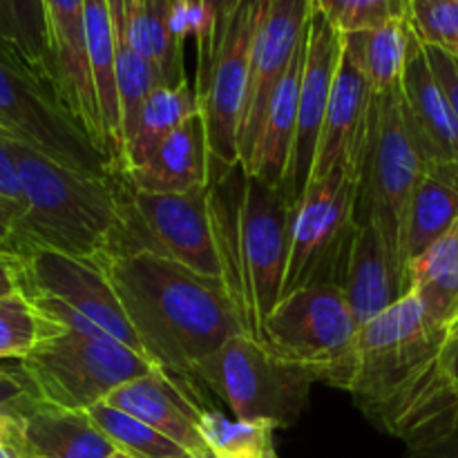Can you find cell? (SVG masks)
<instances>
[{
  "label": "cell",
  "mask_w": 458,
  "mask_h": 458,
  "mask_svg": "<svg viewBox=\"0 0 458 458\" xmlns=\"http://www.w3.org/2000/svg\"><path fill=\"white\" fill-rule=\"evenodd\" d=\"M447 331L414 293L358 329L344 392L378 432L407 450L438 441L458 423V385L445 362Z\"/></svg>",
  "instance_id": "obj_1"
},
{
  "label": "cell",
  "mask_w": 458,
  "mask_h": 458,
  "mask_svg": "<svg viewBox=\"0 0 458 458\" xmlns=\"http://www.w3.org/2000/svg\"><path fill=\"white\" fill-rule=\"evenodd\" d=\"M98 262L143 353L179 378L191 380L197 362L246 334L219 280L152 253H112Z\"/></svg>",
  "instance_id": "obj_2"
},
{
  "label": "cell",
  "mask_w": 458,
  "mask_h": 458,
  "mask_svg": "<svg viewBox=\"0 0 458 458\" xmlns=\"http://www.w3.org/2000/svg\"><path fill=\"white\" fill-rule=\"evenodd\" d=\"M208 208L222 284L246 334L259 338L284 295L293 201L284 188L253 177L242 164L213 165Z\"/></svg>",
  "instance_id": "obj_3"
},
{
  "label": "cell",
  "mask_w": 458,
  "mask_h": 458,
  "mask_svg": "<svg viewBox=\"0 0 458 458\" xmlns=\"http://www.w3.org/2000/svg\"><path fill=\"white\" fill-rule=\"evenodd\" d=\"M9 150L25 197V213L16 226L18 253L38 246L101 259L121 226L125 174L79 173L16 139H9Z\"/></svg>",
  "instance_id": "obj_4"
},
{
  "label": "cell",
  "mask_w": 458,
  "mask_h": 458,
  "mask_svg": "<svg viewBox=\"0 0 458 458\" xmlns=\"http://www.w3.org/2000/svg\"><path fill=\"white\" fill-rule=\"evenodd\" d=\"M21 291L52 325L76 334L107 335L143 353L98 259L38 246L21 250Z\"/></svg>",
  "instance_id": "obj_5"
},
{
  "label": "cell",
  "mask_w": 458,
  "mask_h": 458,
  "mask_svg": "<svg viewBox=\"0 0 458 458\" xmlns=\"http://www.w3.org/2000/svg\"><path fill=\"white\" fill-rule=\"evenodd\" d=\"M36 398L63 410L88 411L116 387L150 374L155 362L107 335L56 331L21 360Z\"/></svg>",
  "instance_id": "obj_6"
},
{
  "label": "cell",
  "mask_w": 458,
  "mask_h": 458,
  "mask_svg": "<svg viewBox=\"0 0 458 458\" xmlns=\"http://www.w3.org/2000/svg\"><path fill=\"white\" fill-rule=\"evenodd\" d=\"M0 125L49 159L97 177L125 174L114 157L65 107L54 89L0 40Z\"/></svg>",
  "instance_id": "obj_7"
},
{
  "label": "cell",
  "mask_w": 458,
  "mask_h": 458,
  "mask_svg": "<svg viewBox=\"0 0 458 458\" xmlns=\"http://www.w3.org/2000/svg\"><path fill=\"white\" fill-rule=\"evenodd\" d=\"M360 325L334 284H311L282 295L262 335L268 349L313 376L316 383L347 389Z\"/></svg>",
  "instance_id": "obj_8"
},
{
  "label": "cell",
  "mask_w": 458,
  "mask_h": 458,
  "mask_svg": "<svg viewBox=\"0 0 458 458\" xmlns=\"http://www.w3.org/2000/svg\"><path fill=\"white\" fill-rule=\"evenodd\" d=\"M192 378L213 389L240 420H267L277 429L291 428L309 405L311 374L282 360L249 334L228 338L192 369Z\"/></svg>",
  "instance_id": "obj_9"
},
{
  "label": "cell",
  "mask_w": 458,
  "mask_h": 458,
  "mask_svg": "<svg viewBox=\"0 0 458 458\" xmlns=\"http://www.w3.org/2000/svg\"><path fill=\"white\" fill-rule=\"evenodd\" d=\"M429 170L401 89L374 97L369 139L358 174L356 217L374 222L401 259L407 206Z\"/></svg>",
  "instance_id": "obj_10"
},
{
  "label": "cell",
  "mask_w": 458,
  "mask_h": 458,
  "mask_svg": "<svg viewBox=\"0 0 458 458\" xmlns=\"http://www.w3.org/2000/svg\"><path fill=\"white\" fill-rule=\"evenodd\" d=\"M112 253H152L222 282L208 208V188L179 195L134 191L125 179L121 226Z\"/></svg>",
  "instance_id": "obj_11"
},
{
  "label": "cell",
  "mask_w": 458,
  "mask_h": 458,
  "mask_svg": "<svg viewBox=\"0 0 458 458\" xmlns=\"http://www.w3.org/2000/svg\"><path fill=\"white\" fill-rule=\"evenodd\" d=\"M267 7L268 0H242L210 58L199 67L197 97L215 168L240 164V123L249 88L250 52Z\"/></svg>",
  "instance_id": "obj_12"
},
{
  "label": "cell",
  "mask_w": 458,
  "mask_h": 458,
  "mask_svg": "<svg viewBox=\"0 0 458 458\" xmlns=\"http://www.w3.org/2000/svg\"><path fill=\"white\" fill-rule=\"evenodd\" d=\"M358 179L331 173L313 182L293 206L284 295L311 284H334L340 255L356 224Z\"/></svg>",
  "instance_id": "obj_13"
},
{
  "label": "cell",
  "mask_w": 458,
  "mask_h": 458,
  "mask_svg": "<svg viewBox=\"0 0 458 458\" xmlns=\"http://www.w3.org/2000/svg\"><path fill=\"white\" fill-rule=\"evenodd\" d=\"M311 13L313 0H268L250 52L249 88L240 123V164L253 148L277 83L307 38Z\"/></svg>",
  "instance_id": "obj_14"
},
{
  "label": "cell",
  "mask_w": 458,
  "mask_h": 458,
  "mask_svg": "<svg viewBox=\"0 0 458 458\" xmlns=\"http://www.w3.org/2000/svg\"><path fill=\"white\" fill-rule=\"evenodd\" d=\"M340 58H343V34L327 21L325 13L313 7L307 31V56H304L302 81H300L293 150H291L289 173L284 182V192L293 206L311 182L318 141H320Z\"/></svg>",
  "instance_id": "obj_15"
},
{
  "label": "cell",
  "mask_w": 458,
  "mask_h": 458,
  "mask_svg": "<svg viewBox=\"0 0 458 458\" xmlns=\"http://www.w3.org/2000/svg\"><path fill=\"white\" fill-rule=\"evenodd\" d=\"M334 286L360 327L407 295L405 264L387 235L369 219L356 217L335 268Z\"/></svg>",
  "instance_id": "obj_16"
},
{
  "label": "cell",
  "mask_w": 458,
  "mask_h": 458,
  "mask_svg": "<svg viewBox=\"0 0 458 458\" xmlns=\"http://www.w3.org/2000/svg\"><path fill=\"white\" fill-rule=\"evenodd\" d=\"M371 112H374V92L343 47L309 186L338 170L358 179L367 139H369Z\"/></svg>",
  "instance_id": "obj_17"
},
{
  "label": "cell",
  "mask_w": 458,
  "mask_h": 458,
  "mask_svg": "<svg viewBox=\"0 0 458 458\" xmlns=\"http://www.w3.org/2000/svg\"><path fill=\"white\" fill-rule=\"evenodd\" d=\"M401 94L429 168L458 183V119L434 76L425 45L414 31L407 49Z\"/></svg>",
  "instance_id": "obj_18"
},
{
  "label": "cell",
  "mask_w": 458,
  "mask_h": 458,
  "mask_svg": "<svg viewBox=\"0 0 458 458\" xmlns=\"http://www.w3.org/2000/svg\"><path fill=\"white\" fill-rule=\"evenodd\" d=\"M103 403L150 425L188 454L210 458L208 447L197 429L201 407L191 396L186 378L157 367L150 374L116 387Z\"/></svg>",
  "instance_id": "obj_19"
},
{
  "label": "cell",
  "mask_w": 458,
  "mask_h": 458,
  "mask_svg": "<svg viewBox=\"0 0 458 458\" xmlns=\"http://www.w3.org/2000/svg\"><path fill=\"white\" fill-rule=\"evenodd\" d=\"M45 12L63 103L81 125L107 148L85 45V0H45Z\"/></svg>",
  "instance_id": "obj_20"
},
{
  "label": "cell",
  "mask_w": 458,
  "mask_h": 458,
  "mask_svg": "<svg viewBox=\"0 0 458 458\" xmlns=\"http://www.w3.org/2000/svg\"><path fill=\"white\" fill-rule=\"evenodd\" d=\"M213 173L208 132L201 110L188 116L141 165L128 170L125 179L134 191L152 195L206 191Z\"/></svg>",
  "instance_id": "obj_21"
},
{
  "label": "cell",
  "mask_w": 458,
  "mask_h": 458,
  "mask_svg": "<svg viewBox=\"0 0 458 458\" xmlns=\"http://www.w3.org/2000/svg\"><path fill=\"white\" fill-rule=\"evenodd\" d=\"M179 0H110L114 30L141 58L159 70L165 88L186 83L182 36L174 30Z\"/></svg>",
  "instance_id": "obj_22"
},
{
  "label": "cell",
  "mask_w": 458,
  "mask_h": 458,
  "mask_svg": "<svg viewBox=\"0 0 458 458\" xmlns=\"http://www.w3.org/2000/svg\"><path fill=\"white\" fill-rule=\"evenodd\" d=\"M22 445L43 458H110L116 447L88 411L63 410L34 398L21 410Z\"/></svg>",
  "instance_id": "obj_23"
},
{
  "label": "cell",
  "mask_w": 458,
  "mask_h": 458,
  "mask_svg": "<svg viewBox=\"0 0 458 458\" xmlns=\"http://www.w3.org/2000/svg\"><path fill=\"white\" fill-rule=\"evenodd\" d=\"M304 56H307V38L302 40L300 49L295 52L289 70L277 83L271 101H268L267 114H264L262 128L255 137L253 148L242 165L249 174L276 186L284 188L286 173H289L291 150H293L295 121H298V97L300 81H302Z\"/></svg>",
  "instance_id": "obj_24"
},
{
  "label": "cell",
  "mask_w": 458,
  "mask_h": 458,
  "mask_svg": "<svg viewBox=\"0 0 458 458\" xmlns=\"http://www.w3.org/2000/svg\"><path fill=\"white\" fill-rule=\"evenodd\" d=\"M85 45L101 114L103 139L123 170V134L116 94V31L110 0H85Z\"/></svg>",
  "instance_id": "obj_25"
},
{
  "label": "cell",
  "mask_w": 458,
  "mask_h": 458,
  "mask_svg": "<svg viewBox=\"0 0 458 458\" xmlns=\"http://www.w3.org/2000/svg\"><path fill=\"white\" fill-rule=\"evenodd\" d=\"M407 293L423 302L434 322L450 329L458 313V222L407 264Z\"/></svg>",
  "instance_id": "obj_26"
},
{
  "label": "cell",
  "mask_w": 458,
  "mask_h": 458,
  "mask_svg": "<svg viewBox=\"0 0 458 458\" xmlns=\"http://www.w3.org/2000/svg\"><path fill=\"white\" fill-rule=\"evenodd\" d=\"M410 38L411 27L407 21L343 34L344 54L365 76L374 97L401 89Z\"/></svg>",
  "instance_id": "obj_27"
},
{
  "label": "cell",
  "mask_w": 458,
  "mask_h": 458,
  "mask_svg": "<svg viewBox=\"0 0 458 458\" xmlns=\"http://www.w3.org/2000/svg\"><path fill=\"white\" fill-rule=\"evenodd\" d=\"M458 222V183L429 170L416 186L403 226V262L407 264L429 249Z\"/></svg>",
  "instance_id": "obj_28"
},
{
  "label": "cell",
  "mask_w": 458,
  "mask_h": 458,
  "mask_svg": "<svg viewBox=\"0 0 458 458\" xmlns=\"http://www.w3.org/2000/svg\"><path fill=\"white\" fill-rule=\"evenodd\" d=\"M0 40L63 101L45 0H0Z\"/></svg>",
  "instance_id": "obj_29"
},
{
  "label": "cell",
  "mask_w": 458,
  "mask_h": 458,
  "mask_svg": "<svg viewBox=\"0 0 458 458\" xmlns=\"http://www.w3.org/2000/svg\"><path fill=\"white\" fill-rule=\"evenodd\" d=\"M201 110L197 89L188 81L177 88H159L143 103L132 132L123 143V173L141 165L188 116Z\"/></svg>",
  "instance_id": "obj_30"
},
{
  "label": "cell",
  "mask_w": 458,
  "mask_h": 458,
  "mask_svg": "<svg viewBox=\"0 0 458 458\" xmlns=\"http://www.w3.org/2000/svg\"><path fill=\"white\" fill-rule=\"evenodd\" d=\"M197 429L210 458H277V428L267 420L228 419L222 411L201 407Z\"/></svg>",
  "instance_id": "obj_31"
},
{
  "label": "cell",
  "mask_w": 458,
  "mask_h": 458,
  "mask_svg": "<svg viewBox=\"0 0 458 458\" xmlns=\"http://www.w3.org/2000/svg\"><path fill=\"white\" fill-rule=\"evenodd\" d=\"M88 416L110 438L116 450L132 458H183L188 454L183 447L152 429L150 425L141 423L139 419L107 405V403L89 407Z\"/></svg>",
  "instance_id": "obj_32"
},
{
  "label": "cell",
  "mask_w": 458,
  "mask_h": 458,
  "mask_svg": "<svg viewBox=\"0 0 458 458\" xmlns=\"http://www.w3.org/2000/svg\"><path fill=\"white\" fill-rule=\"evenodd\" d=\"M56 331L22 291L0 300V360L21 362Z\"/></svg>",
  "instance_id": "obj_33"
},
{
  "label": "cell",
  "mask_w": 458,
  "mask_h": 458,
  "mask_svg": "<svg viewBox=\"0 0 458 458\" xmlns=\"http://www.w3.org/2000/svg\"><path fill=\"white\" fill-rule=\"evenodd\" d=\"M313 7L325 13L340 34H352L407 21L410 0H313Z\"/></svg>",
  "instance_id": "obj_34"
},
{
  "label": "cell",
  "mask_w": 458,
  "mask_h": 458,
  "mask_svg": "<svg viewBox=\"0 0 458 458\" xmlns=\"http://www.w3.org/2000/svg\"><path fill=\"white\" fill-rule=\"evenodd\" d=\"M407 22L423 45L458 52V0H410Z\"/></svg>",
  "instance_id": "obj_35"
},
{
  "label": "cell",
  "mask_w": 458,
  "mask_h": 458,
  "mask_svg": "<svg viewBox=\"0 0 458 458\" xmlns=\"http://www.w3.org/2000/svg\"><path fill=\"white\" fill-rule=\"evenodd\" d=\"M425 54H428L434 76L441 83L443 92H445L447 101H450L458 119V54L452 52V49L432 47V45H425Z\"/></svg>",
  "instance_id": "obj_36"
},
{
  "label": "cell",
  "mask_w": 458,
  "mask_h": 458,
  "mask_svg": "<svg viewBox=\"0 0 458 458\" xmlns=\"http://www.w3.org/2000/svg\"><path fill=\"white\" fill-rule=\"evenodd\" d=\"M0 199L16 206L21 213H25L21 177H18V168L12 150H9V139L4 137H0Z\"/></svg>",
  "instance_id": "obj_37"
},
{
  "label": "cell",
  "mask_w": 458,
  "mask_h": 458,
  "mask_svg": "<svg viewBox=\"0 0 458 458\" xmlns=\"http://www.w3.org/2000/svg\"><path fill=\"white\" fill-rule=\"evenodd\" d=\"M34 398L36 394L31 392L22 369L16 374L0 376V410H22Z\"/></svg>",
  "instance_id": "obj_38"
},
{
  "label": "cell",
  "mask_w": 458,
  "mask_h": 458,
  "mask_svg": "<svg viewBox=\"0 0 458 458\" xmlns=\"http://www.w3.org/2000/svg\"><path fill=\"white\" fill-rule=\"evenodd\" d=\"M195 3L199 4V7L208 13L210 21H213V38H210V47L206 49L204 54H199L201 63H206L210 58V54H213V47L217 45V40H219V36H222L224 27H226L228 18H231L233 12L240 7L242 0H195Z\"/></svg>",
  "instance_id": "obj_39"
},
{
  "label": "cell",
  "mask_w": 458,
  "mask_h": 458,
  "mask_svg": "<svg viewBox=\"0 0 458 458\" xmlns=\"http://www.w3.org/2000/svg\"><path fill=\"white\" fill-rule=\"evenodd\" d=\"M21 253L0 250V300L21 293Z\"/></svg>",
  "instance_id": "obj_40"
},
{
  "label": "cell",
  "mask_w": 458,
  "mask_h": 458,
  "mask_svg": "<svg viewBox=\"0 0 458 458\" xmlns=\"http://www.w3.org/2000/svg\"><path fill=\"white\" fill-rule=\"evenodd\" d=\"M403 458H458V423L445 437L423 447H416V450H407Z\"/></svg>",
  "instance_id": "obj_41"
},
{
  "label": "cell",
  "mask_w": 458,
  "mask_h": 458,
  "mask_svg": "<svg viewBox=\"0 0 458 458\" xmlns=\"http://www.w3.org/2000/svg\"><path fill=\"white\" fill-rule=\"evenodd\" d=\"M22 213L16 206L7 204L0 199V250H12L18 253V240H16V226L21 222Z\"/></svg>",
  "instance_id": "obj_42"
},
{
  "label": "cell",
  "mask_w": 458,
  "mask_h": 458,
  "mask_svg": "<svg viewBox=\"0 0 458 458\" xmlns=\"http://www.w3.org/2000/svg\"><path fill=\"white\" fill-rule=\"evenodd\" d=\"M0 445L13 447L21 454L22 445V425L21 410H0Z\"/></svg>",
  "instance_id": "obj_43"
},
{
  "label": "cell",
  "mask_w": 458,
  "mask_h": 458,
  "mask_svg": "<svg viewBox=\"0 0 458 458\" xmlns=\"http://www.w3.org/2000/svg\"><path fill=\"white\" fill-rule=\"evenodd\" d=\"M445 362H447V369H450L452 378H454L458 385V322L456 325H452L450 331H447Z\"/></svg>",
  "instance_id": "obj_44"
},
{
  "label": "cell",
  "mask_w": 458,
  "mask_h": 458,
  "mask_svg": "<svg viewBox=\"0 0 458 458\" xmlns=\"http://www.w3.org/2000/svg\"><path fill=\"white\" fill-rule=\"evenodd\" d=\"M16 371H21V362H16V360H0V376L16 374Z\"/></svg>",
  "instance_id": "obj_45"
},
{
  "label": "cell",
  "mask_w": 458,
  "mask_h": 458,
  "mask_svg": "<svg viewBox=\"0 0 458 458\" xmlns=\"http://www.w3.org/2000/svg\"><path fill=\"white\" fill-rule=\"evenodd\" d=\"M0 458H21L13 447H7V445H0Z\"/></svg>",
  "instance_id": "obj_46"
},
{
  "label": "cell",
  "mask_w": 458,
  "mask_h": 458,
  "mask_svg": "<svg viewBox=\"0 0 458 458\" xmlns=\"http://www.w3.org/2000/svg\"><path fill=\"white\" fill-rule=\"evenodd\" d=\"M0 137H4V139H13V137H12V134H9V132H7V130H4V128H3V125H0Z\"/></svg>",
  "instance_id": "obj_47"
},
{
  "label": "cell",
  "mask_w": 458,
  "mask_h": 458,
  "mask_svg": "<svg viewBox=\"0 0 458 458\" xmlns=\"http://www.w3.org/2000/svg\"><path fill=\"white\" fill-rule=\"evenodd\" d=\"M21 458H43V456H36V454H30V452H21Z\"/></svg>",
  "instance_id": "obj_48"
},
{
  "label": "cell",
  "mask_w": 458,
  "mask_h": 458,
  "mask_svg": "<svg viewBox=\"0 0 458 458\" xmlns=\"http://www.w3.org/2000/svg\"><path fill=\"white\" fill-rule=\"evenodd\" d=\"M110 458H132V456H128V454H123V452H116V454H112Z\"/></svg>",
  "instance_id": "obj_49"
},
{
  "label": "cell",
  "mask_w": 458,
  "mask_h": 458,
  "mask_svg": "<svg viewBox=\"0 0 458 458\" xmlns=\"http://www.w3.org/2000/svg\"><path fill=\"white\" fill-rule=\"evenodd\" d=\"M183 458H206V456H195V454H186Z\"/></svg>",
  "instance_id": "obj_50"
},
{
  "label": "cell",
  "mask_w": 458,
  "mask_h": 458,
  "mask_svg": "<svg viewBox=\"0 0 458 458\" xmlns=\"http://www.w3.org/2000/svg\"><path fill=\"white\" fill-rule=\"evenodd\" d=\"M456 322H458V313H456V318H454V320H452V325H456ZM452 325H450V327H452Z\"/></svg>",
  "instance_id": "obj_51"
},
{
  "label": "cell",
  "mask_w": 458,
  "mask_h": 458,
  "mask_svg": "<svg viewBox=\"0 0 458 458\" xmlns=\"http://www.w3.org/2000/svg\"><path fill=\"white\" fill-rule=\"evenodd\" d=\"M456 54H458V52H456Z\"/></svg>",
  "instance_id": "obj_52"
}]
</instances>
